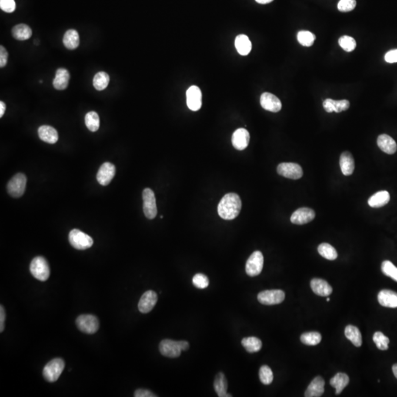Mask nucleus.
<instances>
[{
  "label": "nucleus",
  "mask_w": 397,
  "mask_h": 397,
  "mask_svg": "<svg viewBox=\"0 0 397 397\" xmlns=\"http://www.w3.org/2000/svg\"><path fill=\"white\" fill-rule=\"evenodd\" d=\"M241 210V200L235 193L226 194L221 198L218 205V214L223 219L232 220L239 215Z\"/></svg>",
  "instance_id": "obj_1"
},
{
  "label": "nucleus",
  "mask_w": 397,
  "mask_h": 397,
  "mask_svg": "<svg viewBox=\"0 0 397 397\" xmlns=\"http://www.w3.org/2000/svg\"><path fill=\"white\" fill-rule=\"evenodd\" d=\"M30 269L33 276L41 282L47 281L50 275V265L47 260L43 257L38 256L33 259Z\"/></svg>",
  "instance_id": "obj_2"
},
{
  "label": "nucleus",
  "mask_w": 397,
  "mask_h": 397,
  "mask_svg": "<svg viewBox=\"0 0 397 397\" xmlns=\"http://www.w3.org/2000/svg\"><path fill=\"white\" fill-rule=\"evenodd\" d=\"M65 368V363L61 358H55L50 361L43 370V375L46 380L55 382L58 380Z\"/></svg>",
  "instance_id": "obj_3"
},
{
  "label": "nucleus",
  "mask_w": 397,
  "mask_h": 397,
  "mask_svg": "<svg viewBox=\"0 0 397 397\" xmlns=\"http://www.w3.org/2000/svg\"><path fill=\"white\" fill-rule=\"evenodd\" d=\"M70 244L74 248L79 250H85L92 247L94 244L93 238L87 234L78 229H74L69 232L68 235Z\"/></svg>",
  "instance_id": "obj_4"
},
{
  "label": "nucleus",
  "mask_w": 397,
  "mask_h": 397,
  "mask_svg": "<svg viewBox=\"0 0 397 397\" xmlns=\"http://www.w3.org/2000/svg\"><path fill=\"white\" fill-rule=\"evenodd\" d=\"M76 325L78 329L84 333H96L99 328V322L97 316L91 314H84L78 317Z\"/></svg>",
  "instance_id": "obj_5"
},
{
  "label": "nucleus",
  "mask_w": 397,
  "mask_h": 397,
  "mask_svg": "<svg viewBox=\"0 0 397 397\" xmlns=\"http://www.w3.org/2000/svg\"><path fill=\"white\" fill-rule=\"evenodd\" d=\"M143 210L144 215L149 219H153L158 214L157 210L156 198L155 193L150 188H145L143 191Z\"/></svg>",
  "instance_id": "obj_6"
},
{
  "label": "nucleus",
  "mask_w": 397,
  "mask_h": 397,
  "mask_svg": "<svg viewBox=\"0 0 397 397\" xmlns=\"http://www.w3.org/2000/svg\"><path fill=\"white\" fill-rule=\"evenodd\" d=\"M27 178L22 173H18L13 177L8 183V192L14 198H19L26 189Z\"/></svg>",
  "instance_id": "obj_7"
},
{
  "label": "nucleus",
  "mask_w": 397,
  "mask_h": 397,
  "mask_svg": "<svg viewBox=\"0 0 397 397\" xmlns=\"http://www.w3.org/2000/svg\"><path fill=\"white\" fill-rule=\"evenodd\" d=\"M285 297V292L282 290H266L258 294V299L263 305H274L282 303Z\"/></svg>",
  "instance_id": "obj_8"
},
{
  "label": "nucleus",
  "mask_w": 397,
  "mask_h": 397,
  "mask_svg": "<svg viewBox=\"0 0 397 397\" xmlns=\"http://www.w3.org/2000/svg\"><path fill=\"white\" fill-rule=\"evenodd\" d=\"M264 255L260 251H255L247 260L246 272L249 277H256L261 274L264 268Z\"/></svg>",
  "instance_id": "obj_9"
},
{
  "label": "nucleus",
  "mask_w": 397,
  "mask_h": 397,
  "mask_svg": "<svg viewBox=\"0 0 397 397\" xmlns=\"http://www.w3.org/2000/svg\"><path fill=\"white\" fill-rule=\"evenodd\" d=\"M277 170L280 175L288 179H300L303 175L302 167L295 163H282Z\"/></svg>",
  "instance_id": "obj_10"
},
{
  "label": "nucleus",
  "mask_w": 397,
  "mask_h": 397,
  "mask_svg": "<svg viewBox=\"0 0 397 397\" xmlns=\"http://www.w3.org/2000/svg\"><path fill=\"white\" fill-rule=\"evenodd\" d=\"M159 350L161 355L170 358H178L181 356L182 352L179 342L170 339L163 340L161 341L159 345Z\"/></svg>",
  "instance_id": "obj_11"
},
{
  "label": "nucleus",
  "mask_w": 397,
  "mask_h": 397,
  "mask_svg": "<svg viewBox=\"0 0 397 397\" xmlns=\"http://www.w3.org/2000/svg\"><path fill=\"white\" fill-rule=\"evenodd\" d=\"M116 175V167L111 163L106 162L101 165L97 175L99 183L103 186L109 185Z\"/></svg>",
  "instance_id": "obj_12"
},
{
  "label": "nucleus",
  "mask_w": 397,
  "mask_h": 397,
  "mask_svg": "<svg viewBox=\"0 0 397 397\" xmlns=\"http://www.w3.org/2000/svg\"><path fill=\"white\" fill-rule=\"evenodd\" d=\"M186 102L188 108L192 111H197L202 107V92L200 88L192 85L186 91Z\"/></svg>",
  "instance_id": "obj_13"
},
{
  "label": "nucleus",
  "mask_w": 397,
  "mask_h": 397,
  "mask_svg": "<svg viewBox=\"0 0 397 397\" xmlns=\"http://www.w3.org/2000/svg\"><path fill=\"white\" fill-rule=\"evenodd\" d=\"M158 302V295L153 291H147L143 294L138 302V310L142 314L150 312Z\"/></svg>",
  "instance_id": "obj_14"
},
{
  "label": "nucleus",
  "mask_w": 397,
  "mask_h": 397,
  "mask_svg": "<svg viewBox=\"0 0 397 397\" xmlns=\"http://www.w3.org/2000/svg\"><path fill=\"white\" fill-rule=\"evenodd\" d=\"M261 105L265 111L279 112L282 109V103L278 97L271 93L265 92L261 97Z\"/></svg>",
  "instance_id": "obj_15"
},
{
  "label": "nucleus",
  "mask_w": 397,
  "mask_h": 397,
  "mask_svg": "<svg viewBox=\"0 0 397 397\" xmlns=\"http://www.w3.org/2000/svg\"><path fill=\"white\" fill-rule=\"evenodd\" d=\"M315 214L314 210L308 208H301L297 209L291 217V223L294 225H302L308 224L315 218Z\"/></svg>",
  "instance_id": "obj_16"
},
{
  "label": "nucleus",
  "mask_w": 397,
  "mask_h": 397,
  "mask_svg": "<svg viewBox=\"0 0 397 397\" xmlns=\"http://www.w3.org/2000/svg\"><path fill=\"white\" fill-rule=\"evenodd\" d=\"M250 135L244 128L236 130L232 134V144L238 150H244L249 145Z\"/></svg>",
  "instance_id": "obj_17"
},
{
  "label": "nucleus",
  "mask_w": 397,
  "mask_h": 397,
  "mask_svg": "<svg viewBox=\"0 0 397 397\" xmlns=\"http://www.w3.org/2000/svg\"><path fill=\"white\" fill-rule=\"evenodd\" d=\"M325 380L318 376L313 380L305 393L306 397H320L325 392Z\"/></svg>",
  "instance_id": "obj_18"
},
{
  "label": "nucleus",
  "mask_w": 397,
  "mask_h": 397,
  "mask_svg": "<svg viewBox=\"0 0 397 397\" xmlns=\"http://www.w3.org/2000/svg\"><path fill=\"white\" fill-rule=\"evenodd\" d=\"M349 105L350 103L347 99L334 100L332 99H327L323 102L324 108L328 113H341L349 109Z\"/></svg>",
  "instance_id": "obj_19"
},
{
  "label": "nucleus",
  "mask_w": 397,
  "mask_h": 397,
  "mask_svg": "<svg viewBox=\"0 0 397 397\" xmlns=\"http://www.w3.org/2000/svg\"><path fill=\"white\" fill-rule=\"evenodd\" d=\"M378 302L386 308H397V293L391 290H382L378 294Z\"/></svg>",
  "instance_id": "obj_20"
},
{
  "label": "nucleus",
  "mask_w": 397,
  "mask_h": 397,
  "mask_svg": "<svg viewBox=\"0 0 397 397\" xmlns=\"http://www.w3.org/2000/svg\"><path fill=\"white\" fill-rule=\"evenodd\" d=\"M311 287L316 295L321 297H328L332 292V287L325 280L314 278L311 281Z\"/></svg>",
  "instance_id": "obj_21"
},
{
  "label": "nucleus",
  "mask_w": 397,
  "mask_h": 397,
  "mask_svg": "<svg viewBox=\"0 0 397 397\" xmlns=\"http://www.w3.org/2000/svg\"><path fill=\"white\" fill-rule=\"evenodd\" d=\"M378 145L382 152L388 155H393L397 152V143L391 136L386 134L379 135L378 138Z\"/></svg>",
  "instance_id": "obj_22"
},
{
  "label": "nucleus",
  "mask_w": 397,
  "mask_h": 397,
  "mask_svg": "<svg viewBox=\"0 0 397 397\" xmlns=\"http://www.w3.org/2000/svg\"><path fill=\"white\" fill-rule=\"evenodd\" d=\"M38 136L44 142L54 144L58 141V131L51 126L43 125L38 130Z\"/></svg>",
  "instance_id": "obj_23"
},
{
  "label": "nucleus",
  "mask_w": 397,
  "mask_h": 397,
  "mask_svg": "<svg viewBox=\"0 0 397 397\" xmlns=\"http://www.w3.org/2000/svg\"><path fill=\"white\" fill-rule=\"evenodd\" d=\"M340 167L343 175L349 176L352 175L355 169V161L350 152H344L340 157Z\"/></svg>",
  "instance_id": "obj_24"
},
{
  "label": "nucleus",
  "mask_w": 397,
  "mask_h": 397,
  "mask_svg": "<svg viewBox=\"0 0 397 397\" xmlns=\"http://www.w3.org/2000/svg\"><path fill=\"white\" fill-rule=\"evenodd\" d=\"M69 72L64 68H58L55 73V78L53 81V86L55 89L62 91L68 87L69 82Z\"/></svg>",
  "instance_id": "obj_25"
},
{
  "label": "nucleus",
  "mask_w": 397,
  "mask_h": 397,
  "mask_svg": "<svg viewBox=\"0 0 397 397\" xmlns=\"http://www.w3.org/2000/svg\"><path fill=\"white\" fill-rule=\"evenodd\" d=\"M214 389L219 397H231L232 395L228 394V384L226 377L222 372L217 374L214 380Z\"/></svg>",
  "instance_id": "obj_26"
},
{
  "label": "nucleus",
  "mask_w": 397,
  "mask_h": 397,
  "mask_svg": "<svg viewBox=\"0 0 397 397\" xmlns=\"http://www.w3.org/2000/svg\"><path fill=\"white\" fill-rule=\"evenodd\" d=\"M390 201V194L388 191H381L371 196L368 198V205L371 208H379L385 206Z\"/></svg>",
  "instance_id": "obj_27"
},
{
  "label": "nucleus",
  "mask_w": 397,
  "mask_h": 397,
  "mask_svg": "<svg viewBox=\"0 0 397 397\" xmlns=\"http://www.w3.org/2000/svg\"><path fill=\"white\" fill-rule=\"evenodd\" d=\"M235 46L237 52L243 56L249 55L252 50V43L246 35H238L235 38Z\"/></svg>",
  "instance_id": "obj_28"
},
{
  "label": "nucleus",
  "mask_w": 397,
  "mask_h": 397,
  "mask_svg": "<svg viewBox=\"0 0 397 397\" xmlns=\"http://www.w3.org/2000/svg\"><path fill=\"white\" fill-rule=\"evenodd\" d=\"M64 46L70 50H74L80 45V36L78 31L75 30H68L64 34L63 39Z\"/></svg>",
  "instance_id": "obj_29"
},
{
  "label": "nucleus",
  "mask_w": 397,
  "mask_h": 397,
  "mask_svg": "<svg viewBox=\"0 0 397 397\" xmlns=\"http://www.w3.org/2000/svg\"><path fill=\"white\" fill-rule=\"evenodd\" d=\"M12 33L15 39L25 41L31 38L33 35V31L27 24H19L13 28Z\"/></svg>",
  "instance_id": "obj_30"
},
{
  "label": "nucleus",
  "mask_w": 397,
  "mask_h": 397,
  "mask_svg": "<svg viewBox=\"0 0 397 397\" xmlns=\"http://www.w3.org/2000/svg\"><path fill=\"white\" fill-rule=\"evenodd\" d=\"M349 378L344 373H338L331 380V385L335 388V394H340L348 385Z\"/></svg>",
  "instance_id": "obj_31"
},
{
  "label": "nucleus",
  "mask_w": 397,
  "mask_h": 397,
  "mask_svg": "<svg viewBox=\"0 0 397 397\" xmlns=\"http://www.w3.org/2000/svg\"><path fill=\"white\" fill-rule=\"evenodd\" d=\"M344 333L347 339H349L355 347H360L362 345V335L357 327L348 325L345 328Z\"/></svg>",
  "instance_id": "obj_32"
},
{
  "label": "nucleus",
  "mask_w": 397,
  "mask_h": 397,
  "mask_svg": "<svg viewBox=\"0 0 397 397\" xmlns=\"http://www.w3.org/2000/svg\"><path fill=\"white\" fill-rule=\"evenodd\" d=\"M241 344L249 353L259 352L262 347V341L256 337H247L243 338Z\"/></svg>",
  "instance_id": "obj_33"
},
{
  "label": "nucleus",
  "mask_w": 397,
  "mask_h": 397,
  "mask_svg": "<svg viewBox=\"0 0 397 397\" xmlns=\"http://www.w3.org/2000/svg\"><path fill=\"white\" fill-rule=\"evenodd\" d=\"M109 82V75L106 72L100 71L95 74L93 80V85L97 91H103L108 87Z\"/></svg>",
  "instance_id": "obj_34"
},
{
  "label": "nucleus",
  "mask_w": 397,
  "mask_h": 397,
  "mask_svg": "<svg viewBox=\"0 0 397 397\" xmlns=\"http://www.w3.org/2000/svg\"><path fill=\"white\" fill-rule=\"evenodd\" d=\"M318 252L321 256L329 261H334L338 258L336 249L331 244H327V243H323L318 246Z\"/></svg>",
  "instance_id": "obj_35"
},
{
  "label": "nucleus",
  "mask_w": 397,
  "mask_h": 397,
  "mask_svg": "<svg viewBox=\"0 0 397 397\" xmlns=\"http://www.w3.org/2000/svg\"><path fill=\"white\" fill-rule=\"evenodd\" d=\"M85 123L87 128L91 132L98 131L100 125L99 117L95 111H90L85 116Z\"/></svg>",
  "instance_id": "obj_36"
},
{
  "label": "nucleus",
  "mask_w": 397,
  "mask_h": 397,
  "mask_svg": "<svg viewBox=\"0 0 397 397\" xmlns=\"http://www.w3.org/2000/svg\"><path fill=\"white\" fill-rule=\"evenodd\" d=\"M321 335L318 332H305L300 337L301 341L305 345L315 346L321 341Z\"/></svg>",
  "instance_id": "obj_37"
},
{
  "label": "nucleus",
  "mask_w": 397,
  "mask_h": 397,
  "mask_svg": "<svg viewBox=\"0 0 397 397\" xmlns=\"http://www.w3.org/2000/svg\"><path fill=\"white\" fill-rule=\"evenodd\" d=\"M315 36L309 31H299L297 34V40L304 47H311L315 41Z\"/></svg>",
  "instance_id": "obj_38"
},
{
  "label": "nucleus",
  "mask_w": 397,
  "mask_h": 397,
  "mask_svg": "<svg viewBox=\"0 0 397 397\" xmlns=\"http://www.w3.org/2000/svg\"><path fill=\"white\" fill-rule=\"evenodd\" d=\"M338 43H339L340 47L346 52H352L356 48V41L352 37L348 36V35L341 37Z\"/></svg>",
  "instance_id": "obj_39"
},
{
  "label": "nucleus",
  "mask_w": 397,
  "mask_h": 397,
  "mask_svg": "<svg viewBox=\"0 0 397 397\" xmlns=\"http://www.w3.org/2000/svg\"><path fill=\"white\" fill-rule=\"evenodd\" d=\"M259 378L261 382L264 385H270L274 380V375L270 367L264 365L259 371Z\"/></svg>",
  "instance_id": "obj_40"
},
{
  "label": "nucleus",
  "mask_w": 397,
  "mask_h": 397,
  "mask_svg": "<svg viewBox=\"0 0 397 397\" xmlns=\"http://www.w3.org/2000/svg\"><path fill=\"white\" fill-rule=\"evenodd\" d=\"M382 273L397 282V268L389 261H385L381 265Z\"/></svg>",
  "instance_id": "obj_41"
},
{
  "label": "nucleus",
  "mask_w": 397,
  "mask_h": 397,
  "mask_svg": "<svg viewBox=\"0 0 397 397\" xmlns=\"http://www.w3.org/2000/svg\"><path fill=\"white\" fill-rule=\"evenodd\" d=\"M374 342L376 344L378 349L380 350H387L388 349L389 338L385 336L382 332H376L373 335Z\"/></svg>",
  "instance_id": "obj_42"
},
{
  "label": "nucleus",
  "mask_w": 397,
  "mask_h": 397,
  "mask_svg": "<svg viewBox=\"0 0 397 397\" xmlns=\"http://www.w3.org/2000/svg\"><path fill=\"white\" fill-rule=\"evenodd\" d=\"M192 282L196 288L199 289L206 288L209 285V280L203 274H197L192 279Z\"/></svg>",
  "instance_id": "obj_43"
},
{
  "label": "nucleus",
  "mask_w": 397,
  "mask_h": 397,
  "mask_svg": "<svg viewBox=\"0 0 397 397\" xmlns=\"http://www.w3.org/2000/svg\"><path fill=\"white\" fill-rule=\"evenodd\" d=\"M356 7L355 0H340L338 4V11L341 12H349Z\"/></svg>",
  "instance_id": "obj_44"
},
{
  "label": "nucleus",
  "mask_w": 397,
  "mask_h": 397,
  "mask_svg": "<svg viewBox=\"0 0 397 397\" xmlns=\"http://www.w3.org/2000/svg\"><path fill=\"white\" fill-rule=\"evenodd\" d=\"M0 8L6 13H13L16 9L14 0H0Z\"/></svg>",
  "instance_id": "obj_45"
},
{
  "label": "nucleus",
  "mask_w": 397,
  "mask_h": 397,
  "mask_svg": "<svg viewBox=\"0 0 397 397\" xmlns=\"http://www.w3.org/2000/svg\"><path fill=\"white\" fill-rule=\"evenodd\" d=\"M8 52L3 46H0V67L3 68L8 63Z\"/></svg>",
  "instance_id": "obj_46"
},
{
  "label": "nucleus",
  "mask_w": 397,
  "mask_h": 397,
  "mask_svg": "<svg viewBox=\"0 0 397 397\" xmlns=\"http://www.w3.org/2000/svg\"><path fill=\"white\" fill-rule=\"evenodd\" d=\"M385 61L389 64H394V63H397V50H392L389 52H387L385 55Z\"/></svg>",
  "instance_id": "obj_47"
},
{
  "label": "nucleus",
  "mask_w": 397,
  "mask_h": 397,
  "mask_svg": "<svg viewBox=\"0 0 397 397\" xmlns=\"http://www.w3.org/2000/svg\"><path fill=\"white\" fill-rule=\"evenodd\" d=\"M134 397H156L158 396L155 395L152 391H149L147 389H138L135 391Z\"/></svg>",
  "instance_id": "obj_48"
},
{
  "label": "nucleus",
  "mask_w": 397,
  "mask_h": 397,
  "mask_svg": "<svg viewBox=\"0 0 397 397\" xmlns=\"http://www.w3.org/2000/svg\"><path fill=\"white\" fill-rule=\"evenodd\" d=\"M5 309H4V307L2 305H1L0 307V332H2L4 331V328H5Z\"/></svg>",
  "instance_id": "obj_49"
},
{
  "label": "nucleus",
  "mask_w": 397,
  "mask_h": 397,
  "mask_svg": "<svg viewBox=\"0 0 397 397\" xmlns=\"http://www.w3.org/2000/svg\"><path fill=\"white\" fill-rule=\"evenodd\" d=\"M179 342L180 347H181V349L182 351H186L189 349V344H188V341H178Z\"/></svg>",
  "instance_id": "obj_50"
},
{
  "label": "nucleus",
  "mask_w": 397,
  "mask_h": 397,
  "mask_svg": "<svg viewBox=\"0 0 397 397\" xmlns=\"http://www.w3.org/2000/svg\"><path fill=\"white\" fill-rule=\"evenodd\" d=\"M5 110H6V105H5V102L1 101V102H0V117L3 116Z\"/></svg>",
  "instance_id": "obj_51"
},
{
  "label": "nucleus",
  "mask_w": 397,
  "mask_h": 397,
  "mask_svg": "<svg viewBox=\"0 0 397 397\" xmlns=\"http://www.w3.org/2000/svg\"><path fill=\"white\" fill-rule=\"evenodd\" d=\"M259 4H268L272 2L273 0H255Z\"/></svg>",
  "instance_id": "obj_52"
},
{
  "label": "nucleus",
  "mask_w": 397,
  "mask_h": 397,
  "mask_svg": "<svg viewBox=\"0 0 397 397\" xmlns=\"http://www.w3.org/2000/svg\"><path fill=\"white\" fill-rule=\"evenodd\" d=\"M393 373L397 379V364H394L392 367Z\"/></svg>",
  "instance_id": "obj_53"
},
{
  "label": "nucleus",
  "mask_w": 397,
  "mask_h": 397,
  "mask_svg": "<svg viewBox=\"0 0 397 397\" xmlns=\"http://www.w3.org/2000/svg\"><path fill=\"white\" fill-rule=\"evenodd\" d=\"M330 300H331V299H330V298H328V299H327V302H330Z\"/></svg>",
  "instance_id": "obj_54"
}]
</instances>
